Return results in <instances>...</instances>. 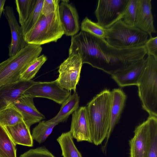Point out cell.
<instances>
[{
    "label": "cell",
    "mask_w": 157,
    "mask_h": 157,
    "mask_svg": "<svg viewBox=\"0 0 157 157\" xmlns=\"http://www.w3.org/2000/svg\"><path fill=\"white\" fill-rule=\"evenodd\" d=\"M32 80H19L0 87V111L13 104L24 92L36 83Z\"/></svg>",
    "instance_id": "obj_11"
},
{
    "label": "cell",
    "mask_w": 157,
    "mask_h": 157,
    "mask_svg": "<svg viewBox=\"0 0 157 157\" xmlns=\"http://www.w3.org/2000/svg\"><path fill=\"white\" fill-rule=\"evenodd\" d=\"M3 13L8 22L11 32V41L8 46L10 57L16 55L28 44L24 39L21 26L18 24L13 7L6 6L4 9Z\"/></svg>",
    "instance_id": "obj_12"
},
{
    "label": "cell",
    "mask_w": 157,
    "mask_h": 157,
    "mask_svg": "<svg viewBox=\"0 0 157 157\" xmlns=\"http://www.w3.org/2000/svg\"><path fill=\"white\" fill-rule=\"evenodd\" d=\"M144 46L147 55L152 56L157 59V36L150 37Z\"/></svg>",
    "instance_id": "obj_33"
},
{
    "label": "cell",
    "mask_w": 157,
    "mask_h": 157,
    "mask_svg": "<svg viewBox=\"0 0 157 157\" xmlns=\"http://www.w3.org/2000/svg\"><path fill=\"white\" fill-rule=\"evenodd\" d=\"M138 2V0H129L125 12L121 19L125 24L128 25L135 26Z\"/></svg>",
    "instance_id": "obj_30"
},
{
    "label": "cell",
    "mask_w": 157,
    "mask_h": 157,
    "mask_svg": "<svg viewBox=\"0 0 157 157\" xmlns=\"http://www.w3.org/2000/svg\"><path fill=\"white\" fill-rule=\"evenodd\" d=\"M40 45L28 44L16 55L0 63V87L19 80L21 75L39 57Z\"/></svg>",
    "instance_id": "obj_3"
},
{
    "label": "cell",
    "mask_w": 157,
    "mask_h": 157,
    "mask_svg": "<svg viewBox=\"0 0 157 157\" xmlns=\"http://www.w3.org/2000/svg\"><path fill=\"white\" fill-rule=\"evenodd\" d=\"M44 0H36L35 7L25 23L21 26L24 37L34 26L41 14V10Z\"/></svg>",
    "instance_id": "obj_27"
},
{
    "label": "cell",
    "mask_w": 157,
    "mask_h": 157,
    "mask_svg": "<svg viewBox=\"0 0 157 157\" xmlns=\"http://www.w3.org/2000/svg\"><path fill=\"white\" fill-rule=\"evenodd\" d=\"M79 101L80 97L78 93L75 91L72 94H70L62 104L57 114L49 120L58 124L65 121L70 115L79 108Z\"/></svg>",
    "instance_id": "obj_20"
},
{
    "label": "cell",
    "mask_w": 157,
    "mask_h": 157,
    "mask_svg": "<svg viewBox=\"0 0 157 157\" xmlns=\"http://www.w3.org/2000/svg\"><path fill=\"white\" fill-rule=\"evenodd\" d=\"M129 0H99L94 13L97 23L103 28H110L121 20Z\"/></svg>",
    "instance_id": "obj_7"
},
{
    "label": "cell",
    "mask_w": 157,
    "mask_h": 157,
    "mask_svg": "<svg viewBox=\"0 0 157 157\" xmlns=\"http://www.w3.org/2000/svg\"><path fill=\"white\" fill-rule=\"evenodd\" d=\"M57 140L60 146L63 157H82L74 144L70 131L62 133Z\"/></svg>",
    "instance_id": "obj_21"
},
{
    "label": "cell",
    "mask_w": 157,
    "mask_h": 157,
    "mask_svg": "<svg viewBox=\"0 0 157 157\" xmlns=\"http://www.w3.org/2000/svg\"><path fill=\"white\" fill-rule=\"evenodd\" d=\"M59 2L58 0H44L41 14L46 15L55 11L59 7Z\"/></svg>",
    "instance_id": "obj_32"
},
{
    "label": "cell",
    "mask_w": 157,
    "mask_h": 157,
    "mask_svg": "<svg viewBox=\"0 0 157 157\" xmlns=\"http://www.w3.org/2000/svg\"><path fill=\"white\" fill-rule=\"evenodd\" d=\"M4 127L16 145L29 147L33 146V139L30 127L24 121L13 126Z\"/></svg>",
    "instance_id": "obj_19"
},
{
    "label": "cell",
    "mask_w": 157,
    "mask_h": 157,
    "mask_svg": "<svg viewBox=\"0 0 157 157\" xmlns=\"http://www.w3.org/2000/svg\"><path fill=\"white\" fill-rule=\"evenodd\" d=\"M82 31L88 33L97 37L105 39L106 29L97 23L93 21L86 17L82 21L81 25Z\"/></svg>",
    "instance_id": "obj_29"
},
{
    "label": "cell",
    "mask_w": 157,
    "mask_h": 157,
    "mask_svg": "<svg viewBox=\"0 0 157 157\" xmlns=\"http://www.w3.org/2000/svg\"><path fill=\"white\" fill-rule=\"evenodd\" d=\"M69 56L78 55L82 64L87 63L111 75L125 69L145 58V47L120 49L105 39L81 31L71 37Z\"/></svg>",
    "instance_id": "obj_1"
},
{
    "label": "cell",
    "mask_w": 157,
    "mask_h": 157,
    "mask_svg": "<svg viewBox=\"0 0 157 157\" xmlns=\"http://www.w3.org/2000/svg\"><path fill=\"white\" fill-rule=\"evenodd\" d=\"M23 121L21 113L13 107L9 106L0 111V124L4 127L13 126Z\"/></svg>",
    "instance_id": "obj_24"
},
{
    "label": "cell",
    "mask_w": 157,
    "mask_h": 157,
    "mask_svg": "<svg viewBox=\"0 0 157 157\" xmlns=\"http://www.w3.org/2000/svg\"><path fill=\"white\" fill-rule=\"evenodd\" d=\"M157 117L149 116L147 120L149 139L146 157H157Z\"/></svg>",
    "instance_id": "obj_25"
},
{
    "label": "cell",
    "mask_w": 157,
    "mask_h": 157,
    "mask_svg": "<svg viewBox=\"0 0 157 157\" xmlns=\"http://www.w3.org/2000/svg\"><path fill=\"white\" fill-rule=\"evenodd\" d=\"M70 94L69 91L61 87L56 80L51 82H36L24 92L23 95L33 98H47L62 104Z\"/></svg>",
    "instance_id": "obj_9"
},
{
    "label": "cell",
    "mask_w": 157,
    "mask_h": 157,
    "mask_svg": "<svg viewBox=\"0 0 157 157\" xmlns=\"http://www.w3.org/2000/svg\"><path fill=\"white\" fill-rule=\"evenodd\" d=\"M112 100L111 91L105 89L94 97L86 106L92 143L96 145L101 144L107 137Z\"/></svg>",
    "instance_id": "obj_2"
},
{
    "label": "cell",
    "mask_w": 157,
    "mask_h": 157,
    "mask_svg": "<svg viewBox=\"0 0 157 157\" xmlns=\"http://www.w3.org/2000/svg\"><path fill=\"white\" fill-rule=\"evenodd\" d=\"M146 58L142 59L127 68L111 75L112 78L121 87L137 86L144 68Z\"/></svg>",
    "instance_id": "obj_16"
},
{
    "label": "cell",
    "mask_w": 157,
    "mask_h": 157,
    "mask_svg": "<svg viewBox=\"0 0 157 157\" xmlns=\"http://www.w3.org/2000/svg\"><path fill=\"white\" fill-rule=\"evenodd\" d=\"M47 60L46 56L42 55L36 58L21 75L19 80L29 81L33 78L42 65Z\"/></svg>",
    "instance_id": "obj_28"
},
{
    "label": "cell",
    "mask_w": 157,
    "mask_h": 157,
    "mask_svg": "<svg viewBox=\"0 0 157 157\" xmlns=\"http://www.w3.org/2000/svg\"><path fill=\"white\" fill-rule=\"evenodd\" d=\"M57 124V123L49 120L40 121L33 130L32 135L33 140L39 144L44 142Z\"/></svg>",
    "instance_id": "obj_23"
},
{
    "label": "cell",
    "mask_w": 157,
    "mask_h": 157,
    "mask_svg": "<svg viewBox=\"0 0 157 157\" xmlns=\"http://www.w3.org/2000/svg\"><path fill=\"white\" fill-rule=\"evenodd\" d=\"M33 99V98L23 95L10 105L19 112L23 121L29 127L45 118L44 116L36 107Z\"/></svg>",
    "instance_id": "obj_15"
},
{
    "label": "cell",
    "mask_w": 157,
    "mask_h": 157,
    "mask_svg": "<svg viewBox=\"0 0 157 157\" xmlns=\"http://www.w3.org/2000/svg\"><path fill=\"white\" fill-rule=\"evenodd\" d=\"M111 92L112 100L110 121L108 135L104 145L105 148L107 145L109 139L115 127L119 122L127 98L126 95L121 89H113Z\"/></svg>",
    "instance_id": "obj_18"
},
{
    "label": "cell",
    "mask_w": 157,
    "mask_h": 157,
    "mask_svg": "<svg viewBox=\"0 0 157 157\" xmlns=\"http://www.w3.org/2000/svg\"><path fill=\"white\" fill-rule=\"evenodd\" d=\"M36 0H16L15 2L19 16V23L22 26L33 10Z\"/></svg>",
    "instance_id": "obj_26"
},
{
    "label": "cell",
    "mask_w": 157,
    "mask_h": 157,
    "mask_svg": "<svg viewBox=\"0 0 157 157\" xmlns=\"http://www.w3.org/2000/svg\"><path fill=\"white\" fill-rule=\"evenodd\" d=\"M69 2L68 0L62 1L59 6V13L64 34L72 36L77 34L80 26L77 10Z\"/></svg>",
    "instance_id": "obj_13"
},
{
    "label": "cell",
    "mask_w": 157,
    "mask_h": 157,
    "mask_svg": "<svg viewBox=\"0 0 157 157\" xmlns=\"http://www.w3.org/2000/svg\"><path fill=\"white\" fill-rule=\"evenodd\" d=\"M70 132L78 142L92 143L88 113L86 106H81L72 114Z\"/></svg>",
    "instance_id": "obj_10"
},
{
    "label": "cell",
    "mask_w": 157,
    "mask_h": 157,
    "mask_svg": "<svg viewBox=\"0 0 157 157\" xmlns=\"http://www.w3.org/2000/svg\"><path fill=\"white\" fill-rule=\"evenodd\" d=\"M78 55H69L59 67V75L56 79L61 87L69 91H75L82 65Z\"/></svg>",
    "instance_id": "obj_8"
},
{
    "label": "cell",
    "mask_w": 157,
    "mask_h": 157,
    "mask_svg": "<svg viewBox=\"0 0 157 157\" xmlns=\"http://www.w3.org/2000/svg\"><path fill=\"white\" fill-rule=\"evenodd\" d=\"M5 2V0H0V20L2 13L3 12Z\"/></svg>",
    "instance_id": "obj_34"
},
{
    "label": "cell",
    "mask_w": 157,
    "mask_h": 157,
    "mask_svg": "<svg viewBox=\"0 0 157 157\" xmlns=\"http://www.w3.org/2000/svg\"><path fill=\"white\" fill-rule=\"evenodd\" d=\"M142 107L149 116L157 117V59L146 58L145 66L137 86Z\"/></svg>",
    "instance_id": "obj_4"
},
{
    "label": "cell",
    "mask_w": 157,
    "mask_h": 157,
    "mask_svg": "<svg viewBox=\"0 0 157 157\" xmlns=\"http://www.w3.org/2000/svg\"><path fill=\"white\" fill-rule=\"evenodd\" d=\"M149 139L147 120L137 126L134 135L129 140L130 157H146Z\"/></svg>",
    "instance_id": "obj_14"
},
{
    "label": "cell",
    "mask_w": 157,
    "mask_h": 157,
    "mask_svg": "<svg viewBox=\"0 0 157 157\" xmlns=\"http://www.w3.org/2000/svg\"><path fill=\"white\" fill-rule=\"evenodd\" d=\"M148 37L146 33L128 25L120 20L106 29L105 40L113 47L124 49L144 46Z\"/></svg>",
    "instance_id": "obj_6"
},
{
    "label": "cell",
    "mask_w": 157,
    "mask_h": 157,
    "mask_svg": "<svg viewBox=\"0 0 157 157\" xmlns=\"http://www.w3.org/2000/svg\"><path fill=\"white\" fill-rule=\"evenodd\" d=\"M19 157H55L46 148L40 147L34 149H30Z\"/></svg>",
    "instance_id": "obj_31"
},
{
    "label": "cell",
    "mask_w": 157,
    "mask_h": 157,
    "mask_svg": "<svg viewBox=\"0 0 157 157\" xmlns=\"http://www.w3.org/2000/svg\"><path fill=\"white\" fill-rule=\"evenodd\" d=\"M151 0H138L137 16L135 26L146 33L150 37L156 33L154 25L151 11Z\"/></svg>",
    "instance_id": "obj_17"
},
{
    "label": "cell",
    "mask_w": 157,
    "mask_h": 157,
    "mask_svg": "<svg viewBox=\"0 0 157 157\" xmlns=\"http://www.w3.org/2000/svg\"><path fill=\"white\" fill-rule=\"evenodd\" d=\"M64 34L58 7L55 11L50 14L44 15L41 14L37 22L24 38L27 44L41 46L56 42Z\"/></svg>",
    "instance_id": "obj_5"
},
{
    "label": "cell",
    "mask_w": 157,
    "mask_h": 157,
    "mask_svg": "<svg viewBox=\"0 0 157 157\" xmlns=\"http://www.w3.org/2000/svg\"><path fill=\"white\" fill-rule=\"evenodd\" d=\"M0 157H17L16 144L0 124Z\"/></svg>",
    "instance_id": "obj_22"
}]
</instances>
